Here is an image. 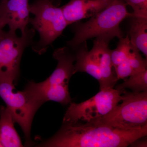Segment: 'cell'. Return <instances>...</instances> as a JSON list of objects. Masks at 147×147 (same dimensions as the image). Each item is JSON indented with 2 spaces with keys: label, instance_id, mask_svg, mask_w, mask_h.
<instances>
[{
  "label": "cell",
  "instance_id": "6da1fadb",
  "mask_svg": "<svg viewBox=\"0 0 147 147\" xmlns=\"http://www.w3.org/2000/svg\"><path fill=\"white\" fill-rule=\"evenodd\" d=\"M147 135V125L124 130L90 123H64L54 136L37 146L126 147Z\"/></svg>",
  "mask_w": 147,
  "mask_h": 147
},
{
  "label": "cell",
  "instance_id": "7a4b0ae2",
  "mask_svg": "<svg viewBox=\"0 0 147 147\" xmlns=\"http://www.w3.org/2000/svg\"><path fill=\"white\" fill-rule=\"evenodd\" d=\"M126 5L123 0H115L89 21L76 24L74 27L73 38L67 42L68 47L74 50L92 38L102 37L110 40L116 37L119 39L123 37L120 24L125 18L132 16V13L127 11Z\"/></svg>",
  "mask_w": 147,
  "mask_h": 147
},
{
  "label": "cell",
  "instance_id": "3957f363",
  "mask_svg": "<svg viewBox=\"0 0 147 147\" xmlns=\"http://www.w3.org/2000/svg\"><path fill=\"white\" fill-rule=\"evenodd\" d=\"M30 11L34 16L30 18L29 24L40 36L39 41L32 43V48L42 55L61 34L68 24L61 9L54 3L53 0H34L30 4Z\"/></svg>",
  "mask_w": 147,
  "mask_h": 147
},
{
  "label": "cell",
  "instance_id": "277c9868",
  "mask_svg": "<svg viewBox=\"0 0 147 147\" xmlns=\"http://www.w3.org/2000/svg\"><path fill=\"white\" fill-rule=\"evenodd\" d=\"M122 94L121 104L104 117L90 123L124 130L147 125V91L131 92L124 90Z\"/></svg>",
  "mask_w": 147,
  "mask_h": 147
},
{
  "label": "cell",
  "instance_id": "5b68a950",
  "mask_svg": "<svg viewBox=\"0 0 147 147\" xmlns=\"http://www.w3.org/2000/svg\"><path fill=\"white\" fill-rule=\"evenodd\" d=\"M35 33L33 28L27 29L21 36L16 32L0 29V82H17L22 55L26 47L32 44Z\"/></svg>",
  "mask_w": 147,
  "mask_h": 147
},
{
  "label": "cell",
  "instance_id": "8992f818",
  "mask_svg": "<svg viewBox=\"0 0 147 147\" xmlns=\"http://www.w3.org/2000/svg\"><path fill=\"white\" fill-rule=\"evenodd\" d=\"M14 84L0 82V97L10 111L13 120L21 127L25 137V146L34 145L31 138L33 119L37 111L42 105L26 90L15 92Z\"/></svg>",
  "mask_w": 147,
  "mask_h": 147
},
{
  "label": "cell",
  "instance_id": "52a82bcc",
  "mask_svg": "<svg viewBox=\"0 0 147 147\" xmlns=\"http://www.w3.org/2000/svg\"><path fill=\"white\" fill-rule=\"evenodd\" d=\"M123 92L108 88L100 90L84 102H71L65 114L63 123L84 121L92 123L110 113L121 101Z\"/></svg>",
  "mask_w": 147,
  "mask_h": 147
},
{
  "label": "cell",
  "instance_id": "ba28073f",
  "mask_svg": "<svg viewBox=\"0 0 147 147\" xmlns=\"http://www.w3.org/2000/svg\"><path fill=\"white\" fill-rule=\"evenodd\" d=\"M29 0L0 1V29L8 26L9 30H20L21 34L27 30L30 20Z\"/></svg>",
  "mask_w": 147,
  "mask_h": 147
},
{
  "label": "cell",
  "instance_id": "9c48e42d",
  "mask_svg": "<svg viewBox=\"0 0 147 147\" xmlns=\"http://www.w3.org/2000/svg\"><path fill=\"white\" fill-rule=\"evenodd\" d=\"M110 40L102 37L96 38L90 53L96 61L101 75L100 90L113 88L118 80L111 59Z\"/></svg>",
  "mask_w": 147,
  "mask_h": 147
},
{
  "label": "cell",
  "instance_id": "30bf717a",
  "mask_svg": "<svg viewBox=\"0 0 147 147\" xmlns=\"http://www.w3.org/2000/svg\"><path fill=\"white\" fill-rule=\"evenodd\" d=\"M53 58L58 61L57 65L51 75L43 82L38 83L41 87L68 85L71 76L75 74L74 51L68 47L57 48L53 53Z\"/></svg>",
  "mask_w": 147,
  "mask_h": 147
},
{
  "label": "cell",
  "instance_id": "8fae6325",
  "mask_svg": "<svg viewBox=\"0 0 147 147\" xmlns=\"http://www.w3.org/2000/svg\"><path fill=\"white\" fill-rule=\"evenodd\" d=\"M115 0H70L61 7L68 25L99 13Z\"/></svg>",
  "mask_w": 147,
  "mask_h": 147
},
{
  "label": "cell",
  "instance_id": "7c38bea8",
  "mask_svg": "<svg viewBox=\"0 0 147 147\" xmlns=\"http://www.w3.org/2000/svg\"><path fill=\"white\" fill-rule=\"evenodd\" d=\"M15 123L10 111L0 105V144L2 147L24 146L14 127Z\"/></svg>",
  "mask_w": 147,
  "mask_h": 147
},
{
  "label": "cell",
  "instance_id": "4fadbf2b",
  "mask_svg": "<svg viewBox=\"0 0 147 147\" xmlns=\"http://www.w3.org/2000/svg\"><path fill=\"white\" fill-rule=\"evenodd\" d=\"M73 51L76 62L74 64L75 74L86 72L96 79L100 84L101 81L100 70L96 61L88 50L86 41L83 42Z\"/></svg>",
  "mask_w": 147,
  "mask_h": 147
},
{
  "label": "cell",
  "instance_id": "5bb4252c",
  "mask_svg": "<svg viewBox=\"0 0 147 147\" xmlns=\"http://www.w3.org/2000/svg\"><path fill=\"white\" fill-rule=\"evenodd\" d=\"M147 69V59L142 57L136 48L130 55L115 68L118 80L124 79Z\"/></svg>",
  "mask_w": 147,
  "mask_h": 147
},
{
  "label": "cell",
  "instance_id": "9a60e30c",
  "mask_svg": "<svg viewBox=\"0 0 147 147\" xmlns=\"http://www.w3.org/2000/svg\"><path fill=\"white\" fill-rule=\"evenodd\" d=\"M129 30L131 43L147 57V18L132 16Z\"/></svg>",
  "mask_w": 147,
  "mask_h": 147
},
{
  "label": "cell",
  "instance_id": "2e32d148",
  "mask_svg": "<svg viewBox=\"0 0 147 147\" xmlns=\"http://www.w3.org/2000/svg\"><path fill=\"white\" fill-rule=\"evenodd\" d=\"M126 88L135 92L147 91V69L129 76L128 79L116 88V90L121 92Z\"/></svg>",
  "mask_w": 147,
  "mask_h": 147
},
{
  "label": "cell",
  "instance_id": "e0dca14e",
  "mask_svg": "<svg viewBox=\"0 0 147 147\" xmlns=\"http://www.w3.org/2000/svg\"><path fill=\"white\" fill-rule=\"evenodd\" d=\"M136 48L131 43L128 35L120 38L117 47L114 50H111V59L115 69Z\"/></svg>",
  "mask_w": 147,
  "mask_h": 147
},
{
  "label": "cell",
  "instance_id": "ac0fdd59",
  "mask_svg": "<svg viewBox=\"0 0 147 147\" xmlns=\"http://www.w3.org/2000/svg\"><path fill=\"white\" fill-rule=\"evenodd\" d=\"M133 10L132 16L147 18V0H123Z\"/></svg>",
  "mask_w": 147,
  "mask_h": 147
},
{
  "label": "cell",
  "instance_id": "d6986e66",
  "mask_svg": "<svg viewBox=\"0 0 147 147\" xmlns=\"http://www.w3.org/2000/svg\"><path fill=\"white\" fill-rule=\"evenodd\" d=\"M130 145L133 147H147V141H139V142H137L136 141Z\"/></svg>",
  "mask_w": 147,
  "mask_h": 147
},
{
  "label": "cell",
  "instance_id": "ffe728a7",
  "mask_svg": "<svg viewBox=\"0 0 147 147\" xmlns=\"http://www.w3.org/2000/svg\"><path fill=\"white\" fill-rule=\"evenodd\" d=\"M0 147H2V145H1V144H0Z\"/></svg>",
  "mask_w": 147,
  "mask_h": 147
}]
</instances>
